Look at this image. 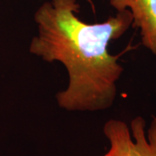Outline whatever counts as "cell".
<instances>
[{
	"mask_svg": "<svg viewBox=\"0 0 156 156\" xmlns=\"http://www.w3.org/2000/svg\"><path fill=\"white\" fill-rule=\"evenodd\" d=\"M76 0H50L35 13L37 35L30 52L43 60L60 62L67 69L69 85L56 94L58 106L68 111H100L115 100L116 83L123 72L118 56L108 51L133 23L129 10L106 21L88 23L78 17Z\"/></svg>",
	"mask_w": 156,
	"mask_h": 156,
	"instance_id": "6da1fadb",
	"label": "cell"
},
{
	"mask_svg": "<svg viewBox=\"0 0 156 156\" xmlns=\"http://www.w3.org/2000/svg\"><path fill=\"white\" fill-rule=\"evenodd\" d=\"M117 11L129 10L134 28L140 30L141 43L156 56V0H110Z\"/></svg>",
	"mask_w": 156,
	"mask_h": 156,
	"instance_id": "3957f363",
	"label": "cell"
},
{
	"mask_svg": "<svg viewBox=\"0 0 156 156\" xmlns=\"http://www.w3.org/2000/svg\"><path fill=\"white\" fill-rule=\"evenodd\" d=\"M103 133L115 156H156V117L146 131V121L134 118L130 127L120 120H109Z\"/></svg>",
	"mask_w": 156,
	"mask_h": 156,
	"instance_id": "7a4b0ae2",
	"label": "cell"
},
{
	"mask_svg": "<svg viewBox=\"0 0 156 156\" xmlns=\"http://www.w3.org/2000/svg\"><path fill=\"white\" fill-rule=\"evenodd\" d=\"M102 156H115V154H114V152H113L111 149H109V150H108V152H107L106 154Z\"/></svg>",
	"mask_w": 156,
	"mask_h": 156,
	"instance_id": "277c9868",
	"label": "cell"
}]
</instances>
